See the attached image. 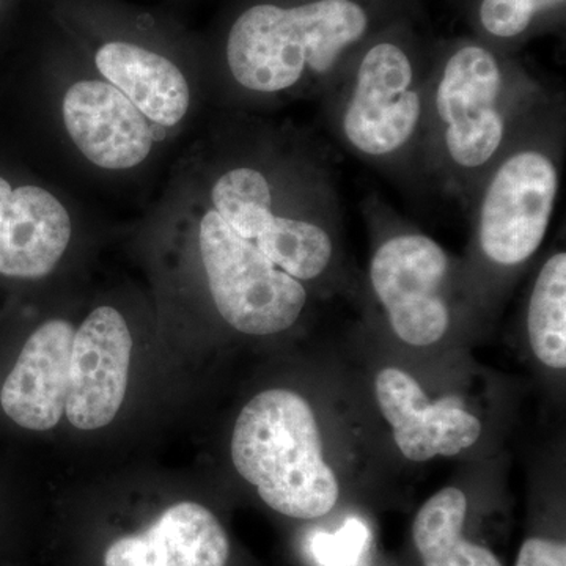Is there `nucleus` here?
Listing matches in <instances>:
<instances>
[{"mask_svg": "<svg viewBox=\"0 0 566 566\" xmlns=\"http://www.w3.org/2000/svg\"><path fill=\"white\" fill-rule=\"evenodd\" d=\"M557 92L486 44L461 43L436 59L424 136L428 191L468 212L488 170Z\"/></svg>", "mask_w": 566, "mask_h": 566, "instance_id": "obj_1", "label": "nucleus"}, {"mask_svg": "<svg viewBox=\"0 0 566 566\" xmlns=\"http://www.w3.org/2000/svg\"><path fill=\"white\" fill-rule=\"evenodd\" d=\"M532 352L551 368L566 367V253L554 252L539 268L527 307Z\"/></svg>", "mask_w": 566, "mask_h": 566, "instance_id": "obj_16", "label": "nucleus"}, {"mask_svg": "<svg viewBox=\"0 0 566 566\" xmlns=\"http://www.w3.org/2000/svg\"><path fill=\"white\" fill-rule=\"evenodd\" d=\"M516 566H566V546L551 539H527L521 547Z\"/></svg>", "mask_w": 566, "mask_h": 566, "instance_id": "obj_19", "label": "nucleus"}, {"mask_svg": "<svg viewBox=\"0 0 566 566\" xmlns=\"http://www.w3.org/2000/svg\"><path fill=\"white\" fill-rule=\"evenodd\" d=\"M104 566H151L142 535H128L112 543L104 556Z\"/></svg>", "mask_w": 566, "mask_h": 566, "instance_id": "obj_20", "label": "nucleus"}, {"mask_svg": "<svg viewBox=\"0 0 566 566\" xmlns=\"http://www.w3.org/2000/svg\"><path fill=\"white\" fill-rule=\"evenodd\" d=\"M375 389L379 409L392 427L395 444L416 463L455 457L482 434V422L465 411L460 400H428L419 382L400 368L379 371Z\"/></svg>", "mask_w": 566, "mask_h": 566, "instance_id": "obj_9", "label": "nucleus"}, {"mask_svg": "<svg viewBox=\"0 0 566 566\" xmlns=\"http://www.w3.org/2000/svg\"><path fill=\"white\" fill-rule=\"evenodd\" d=\"M368 528L357 517H349L335 534L319 532L312 538V556L319 566H357L367 547Z\"/></svg>", "mask_w": 566, "mask_h": 566, "instance_id": "obj_18", "label": "nucleus"}, {"mask_svg": "<svg viewBox=\"0 0 566 566\" xmlns=\"http://www.w3.org/2000/svg\"><path fill=\"white\" fill-rule=\"evenodd\" d=\"M468 499L444 488L428 499L412 524V539L423 566H502L486 547L463 538Z\"/></svg>", "mask_w": 566, "mask_h": 566, "instance_id": "obj_15", "label": "nucleus"}, {"mask_svg": "<svg viewBox=\"0 0 566 566\" xmlns=\"http://www.w3.org/2000/svg\"><path fill=\"white\" fill-rule=\"evenodd\" d=\"M99 73L156 125L174 126L191 104L188 81L163 55L132 43L104 44L96 52Z\"/></svg>", "mask_w": 566, "mask_h": 566, "instance_id": "obj_13", "label": "nucleus"}, {"mask_svg": "<svg viewBox=\"0 0 566 566\" xmlns=\"http://www.w3.org/2000/svg\"><path fill=\"white\" fill-rule=\"evenodd\" d=\"M360 211L375 234L368 279L394 334L412 346L438 344L452 324L449 253L376 193Z\"/></svg>", "mask_w": 566, "mask_h": 566, "instance_id": "obj_6", "label": "nucleus"}, {"mask_svg": "<svg viewBox=\"0 0 566 566\" xmlns=\"http://www.w3.org/2000/svg\"><path fill=\"white\" fill-rule=\"evenodd\" d=\"M151 566H226L229 536L210 510L196 502L167 509L142 534Z\"/></svg>", "mask_w": 566, "mask_h": 566, "instance_id": "obj_14", "label": "nucleus"}, {"mask_svg": "<svg viewBox=\"0 0 566 566\" xmlns=\"http://www.w3.org/2000/svg\"><path fill=\"white\" fill-rule=\"evenodd\" d=\"M371 22L360 0L259 3L230 29V76L255 96H319L365 44Z\"/></svg>", "mask_w": 566, "mask_h": 566, "instance_id": "obj_3", "label": "nucleus"}, {"mask_svg": "<svg viewBox=\"0 0 566 566\" xmlns=\"http://www.w3.org/2000/svg\"><path fill=\"white\" fill-rule=\"evenodd\" d=\"M11 192H13V188H11L10 182L0 177V221H2L3 214H6Z\"/></svg>", "mask_w": 566, "mask_h": 566, "instance_id": "obj_21", "label": "nucleus"}, {"mask_svg": "<svg viewBox=\"0 0 566 566\" xmlns=\"http://www.w3.org/2000/svg\"><path fill=\"white\" fill-rule=\"evenodd\" d=\"M133 338L120 312L98 307L74 334L65 412L80 430H98L120 411Z\"/></svg>", "mask_w": 566, "mask_h": 566, "instance_id": "obj_8", "label": "nucleus"}, {"mask_svg": "<svg viewBox=\"0 0 566 566\" xmlns=\"http://www.w3.org/2000/svg\"><path fill=\"white\" fill-rule=\"evenodd\" d=\"M71 238L69 211L39 186L13 189L0 222V274L41 279L54 270Z\"/></svg>", "mask_w": 566, "mask_h": 566, "instance_id": "obj_12", "label": "nucleus"}, {"mask_svg": "<svg viewBox=\"0 0 566 566\" xmlns=\"http://www.w3.org/2000/svg\"><path fill=\"white\" fill-rule=\"evenodd\" d=\"M431 63L398 40L371 41L318 96L337 144L411 193L428 192L423 158Z\"/></svg>", "mask_w": 566, "mask_h": 566, "instance_id": "obj_2", "label": "nucleus"}, {"mask_svg": "<svg viewBox=\"0 0 566 566\" xmlns=\"http://www.w3.org/2000/svg\"><path fill=\"white\" fill-rule=\"evenodd\" d=\"M566 0H480L479 22L488 36L512 41L526 35L539 18L564 10Z\"/></svg>", "mask_w": 566, "mask_h": 566, "instance_id": "obj_17", "label": "nucleus"}, {"mask_svg": "<svg viewBox=\"0 0 566 566\" xmlns=\"http://www.w3.org/2000/svg\"><path fill=\"white\" fill-rule=\"evenodd\" d=\"M565 144V96L558 91L524 123L472 199L468 214L483 264L515 270L542 248L562 191Z\"/></svg>", "mask_w": 566, "mask_h": 566, "instance_id": "obj_4", "label": "nucleus"}, {"mask_svg": "<svg viewBox=\"0 0 566 566\" xmlns=\"http://www.w3.org/2000/svg\"><path fill=\"white\" fill-rule=\"evenodd\" d=\"M238 474L281 515L315 520L338 501V482L323 458L322 434L300 394L271 389L244 406L232 436Z\"/></svg>", "mask_w": 566, "mask_h": 566, "instance_id": "obj_5", "label": "nucleus"}, {"mask_svg": "<svg viewBox=\"0 0 566 566\" xmlns=\"http://www.w3.org/2000/svg\"><path fill=\"white\" fill-rule=\"evenodd\" d=\"M199 245L212 303L233 329L273 335L301 318L308 301L304 283L279 270L212 208L200 221Z\"/></svg>", "mask_w": 566, "mask_h": 566, "instance_id": "obj_7", "label": "nucleus"}, {"mask_svg": "<svg viewBox=\"0 0 566 566\" xmlns=\"http://www.w3.org/2000/svg\"><path fill=\"white\" fill-rule=\"evenodd\" d=\"M63 120L82 155L107 170L139 166L155 140L148 118L103 81L74 84L63 99Z\"/></svg>", "mask_w": 566, "mask_h": 566, "instance_id": "obj_10", "label": "nucleus"}, {"mask_svg": "<svg viewBox=\"0 0 566 566\" xmlns=\"http://www.w3.org/2000/svg\"><path fill=\"white\" fill-rule=\"evenodd\" d=\"M73 324L50 319L41 324L0 390L3 412L22 428L46 431L61 422L70 385Z\"/></svg>", "mask_w": 566, "mask_h": 566, "instance_id": "obj_11", "label": "nucleus"}]
</instances>
